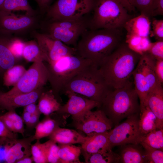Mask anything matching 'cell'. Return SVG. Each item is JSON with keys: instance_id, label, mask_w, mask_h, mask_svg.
<instances>
[{"instance_id": "1", "label": "cell", "mask_w": 163, "mask_h": 163, "mask_svg": "<svg viewBox=\"0 0 163 163\" xmlns=\"http://www.w3.org/2000/svg\"><path fill=\"white\" fill-rule=\"evenodd\" d=\"M141 55L122 42L99 64L98 69L111 89L122 88L130 81Z\"/></svg>"}, {"instance_id": "2", "label": "cell", "mask_w": 163, "mask_h": 163, "mask_svg": "<svg viewBox=\"0 0 163 163\" xmlns=\"http://www.w3.org/2000/svg\"><path fill=\"white\" fill-rule=\"evenodd\" d=\"M122 35L121 29L87 30L75 47L76 55L91 60L98 67L122 43Z\"/></svg>"}, {"instance_id": "3", "label": "cell", "mask_w": 163, "mask_h": 163, "mask_svg": "<svg viewBox=\"0 0 163 163\" xmlns=\"http://www.w3.org/2000/svg\"><path fill=\"white\" fill-rule=\"evenodd\" d=\"M139 100L134 84L130 81L122 88L111 89L98 109L104 113L115 126L123 119L140 113Z\"/></svg>"}, {"instance_id": "4", "label": "cell", "mask_w": 163, "mask_h": 163, "mask_svg": "<svg viewBox=\"0 0 163 163\" xmlns=\"http://www.w3.org/2000/svg\"><path fill=\"white\" fill-rule=\"evenodd\" d=\"M111 89L98 67L93 64L72 78L64 85L61 92L75 93L97 102L100 107Z\"/></svg>"}, {"instance_id": "5", "label": "cell", "mask_w": 163, "mask_h": 163, "mask_svg": "<svg viewBox=\"0 0 163 163\" xmlns=\"http://www.w3.org/2000/svg\"><path fill=\"white\" fill-rule=\"evenodd\" d=\"M93 64L91 60L76 55L67 56L45 64L48 71V82L51 90L59 102L62 101L60 93L64 85L79 72Z\"/></svg>"}, {"instance_id": "6", "label": "cell", "mask_w": 163, "mask_h": 163, "mask_svg": "<svg viewBox=\"0 0 163 163\" xmlns=\"http://www.w3.org/2000/svg\"><path fill=\"white\" fill-rule=\"evenodd\" d=\"M92 18L89 28L121 29L131 18L127 10L117 0H94Z\"/></svg>"}, {"instance_id": "7", "label": "cell", "mask_w": 163, "mask_h": 163, "mask_svg": "<svg viewBox=\"0 0 163 163\" xmlns=\"http://www.w3.org/2000/svg\"><path fill=\"white\" fill-rule=\"evenodd\" d=\"M40 28L41 32L68 46L75 47L79 37L88 29L82 18L51 22L41 20Z\"/></svg>"}, {"instance_id": "8", "label": "cell", "mask_w": 163, "mask_h": 163, "mask_svg": "<svg viewBox=\"0 0 163 163\" xmlns=\"http://www.w3.org/2000/svg\"><path fill=\"white\" fill-rule=\"evenodd\" d=\"M156 61L147 52H145L141 55L133 72V84L138 95L140 107L146 105L149 92L158 83L160 82L155 72Z\"/></svg>"}, {"instance_id": "9", "label": "cell", "mask_w": 163, "mask_h": 163, "mask_svg": "<svg viewBox=\"0 0 163 163\" xmlns=\"http://www.w3.org/2000/svg\"><path fill=\"white\" fill-rule=\"evenodd\" d=\"M94 4V0H57L47 11L46 21L80 18L92 11Z\"/></svg>"}, {"instance_id": "10", "label": "cell", "mask_w": 163, "mask_h": 163, "mask_svg": "<svg viewBox=\"0 0 163 163\" xmlns=\"http://www.w3.org/2000/svg\"><path fill=\"white\" fill-rule=\"evenodd\" d=\"M41 16L25 14L18 16L11 12L0 11V32L21 38L40 28Z\"/></svg>"}, {"instance_id": "11", "label": "cell", "mask_w": 163, "mask_h": 163, "mask_svg": "<svg viewBox=\"0 0 163 163\" xmlns=\"http://www.w3.org/2000/svg\"><path fill=\"white\" fill-rule=\"evenodd\" d=\"M48 71L43 62H34L17 83L10 90L2 93L6 95L25 94L43 87L48 82Z\"/></svg>"}, {"instance_id": "12", "label": "cell", "mask_w": 163, "mask_h": 163, "mask_svg": "<svg viewBox=\"0 0 163 163\" xmlns=\"http://www.w3.org/2000/svg\"><path fill=\"white\" fill-rule=\"evenodd\" d=\"M139 113L126 118L123 123L108 132L107 149L127 144H139L141 137L139 128Z\"/></svg>"}, {"instance_id": "13", "label": "cell", "mask_w": 163, "mask_h": 163, "mask_svg": "<svg viewBox=\"0 0 163 163\" xmlns=\"http://www.w3.org/2000/svg\"><path fill=\"white\" fill-rule=\"evenodd\" d=\"M71 126L91 137L111 130L113 125L104 113L100 109L89 110L76 119L72 120Z\"/></svg>"}, {"instance_id": "14", "label": "cell", "mask_w": 163, "mask_h": 163, "mask_svg": "<svg viewBox=\"0 0 163 163\" xmlns=\"http://www.w3.org/2000/svg\"><path fill=\"white\" fill-rule=\"evenodd\" d=\"M31 36L37 42L41 50L48 58V63L56 61L64 56L76 55L75 48L68 46L61 41L37 30L33 31Z\"/></svg>"}, {"instance_id": "15", "label": "cell", "mask_w": 163, "mask_h": 163, "mask_svg": "<svg viewBox=\"0 0 163 163\" xmlns=\"http://www.w3.org/2000/svg\"><path fill=\"white\" fill-rule=\"evenodd\" d=\"M64 94L68 97L69 99L65 104L61 105L56 112L71 115L72 120L76 119L88 110L99 107L97 102L75 93L66 91Z\"/></svg>"}, {"instance_id": "16", "label": "cell", "mask_w": 163, "mask_h": 163, "mask_svg": "<svg viewBox=\"0 0 163 163\" xmlns=\"http://www.w3.org/2000/svg\"><path fill=\"white\" fill-rule=\"evenodd\" d=\"M43 87L29 93L11 95L3 94L0 91V109L8 111L24 107L38 99L43 91Z\"/></svg>"}, {"instance_id": "17", "label": "cell", "mask_w": 163, "mask_h": 163, "mask_svg": "<svg viewBox=\"0 0 163 163\" xmlns=\"http://www.w3.org/2000/svg\"><path fill=\"white\" fill-rule=\"evenodd\" d=\"M162 84L158 83L149 92L146 104L155 115L157 129L163 128V89Z\"/></svg>"}, {"instance_id": "18", "label": "cell", "mask_w": 163, "mask_h": 163, "mask_svg": "<svg viewBox=\"0 0 163 163\" xmlns=\"http://www.w3.org/2000/svg\"><path fill=\"white\" fill-rule=\"evenodd\" d=\"M55 118H52L50 115L46 116L42 121L39 122L35 127V131L34 135L35 139L40 140L43 138L49 136L57 127L64 126L66 123V119L69 116L56 112Z\"/></svg>"}, {"instance_id": "19", "label": "cell", "mask_w": 163, "mask_h": 163, "mask_svg": "<svg viewBox=\"0 0 163 163\" xmlns=\"http://www.w3.org/2000/svg\"><path fill=\"white\" fill-rule=\"evenodd\" d=\"M34 140V135L16 139L6 153L5 163H16L23 158L31 156V142Z\"/></svg>"}, {"instance_id": "20", "label": "cell", "mask_w": 163, "mask_h": 163, "mask_svg": "<svg viewBox=\"0 0 163 163\" xmlns=\"http://www.w3.org/2000/svg\"><path fill=\"white\" fill-rule=\"evenodd\" d=\"M151 25L150 18L141 14L127 21L123 28L126 31V35L149 37Z\"/></svg>"}, {"instance_id": "21", "label": "cell", "mask_w": 163, "mask_h": 163, "mask_svg": "<svg viewBox=\"0 0 163 163\" xmlns=\"http://www.w3.org/2000/svg\"><path fill=\"white\" fill-rule=\"evenodd\" d=\"M119 163H148L144 149L139 144H127L121 145Z\"/></svg>"}, {"instance_id": "22", "label": "cell", "mask_w": 163, "mask_h": 163, "mask_svg": "<svg viewBox=\"0 0 163 163\" xmlns=\"http://www.w3.org/2000/svg\"><path fill=\"white\" fill-rule=\"evenodd\" d=\"M48 137L50 139L58 144H82L88 137L83 136L75 130L60 126L56 128Z\"/></svg>"}, {"instance_id": "23", "label": "cell", "mask_w": 163, "mask_h": 163, "mask_svg": "<svg viewBox=\"0 0 163 163\" xmlns=\"http://www.w3.org/2000/svg\"><path fill=\"white\" fill-rule=\"evenodd\" d=\"M108 132L88 137L82 145L81 153L84 156L108 150Z\"/></svg>"}, {"instance_id": "24", "label": "cell", "mask_w": 163, "mask_h": 163, "mask_svg": "<svg viewBox=\"0 0 163 163\" xmlns=\"http://www.w3.org/2000/svg\"><path fill=\"white\" fill-rule=\"evenodd\" d=\"M38 100L39 110L41 114L46 116L57 112L61 106L51 90L43 91Z\"/></svg>"}, {"instance_id": "25", "label": "cell", "mask_w": 163, "mask_h": 163, "mask_svg": "<svg viewBox=\"0 0 163 163\" xmlns=\"http://www.w3.org/2000/svg\"><path fill=\"white\" fill-rule=\"evenodd\" d=\"M2 33L3 36L0 37V69L6 71L14 66L17 59L8 46L10 40L14 36Z\"/></svg>"}, {"instance_id": "26", "label": "cell", "mask_w": 163, "mask_h": 163, "mask_svg": "<svg viewBox=\"0 0 163 163\" xmlns=\"http://www.w3.org/2000/svg\"><path fill=\"white\" fill-rule=\"evenodd\" d=\"M139 128L141 137L157 129L156 117L147 104L140 108Z\"/></svg>"}, {"instance_id": "27", "label": "cell", "mask_w": 163, "mask_h": 163, "mask_svg": "<svg viewBox=\"0 0 163 163\" xmlns=\"http://www.w3.org/2000/svg\"><path fill=\"white\" fill-rule=\"evenodd\" d=\"M23 57L27 61L33 62H42L48 63L49 62L35 40L24 42Z\"/></svg>"}, {"instance_id": "28", "label": "cell", "mask_w": 163, "mask_h": 163, "mask_svg": "<svg viewBox=\"0 0 163 163\" xmlns=\"http://www.w3.org/2000/svg\"><path fill=\"white\" fill-rule=\"evenodd\" d=\"M58 155L61 163H82L79 160L81 147L72 144H58Z\"/></svg>"}, {"instance_id": "29", "label": "cell", "mask_w": 163, "mask_h": 163, "mask_svg": "<svg viewBox=\"0 0 163 163\" xmlns=\"http://www.w3.org/2000/svg\"><path fill=\"white\" fill-rule=\"evenodd\" d=\"M1 117L5 125L10 130L24 135V122L22 117L18 115L15 110L8 111L1 116Z\"/></svg>"}, {"instance_id": "30", "label": "cell", "mask_w": 163, "mask_h": 163, "mask_svg": "<svg viewBox=\"0 0 163 163\" xmlns=\"http://www.w3.org/2000/svg\"><path fill=\"white\" fill-rule=\"evenodd\" d=\"M85 163H119L120 157L118 154L108 150L84 156Z\"/></svg>"}, {"instance_id": "31", "label": "cell", "mask_w": 163, "mask_h": 163, "mask_svg": "<svg viewBox=\"0 0 163 163\" xmlns=\"http://www.w3.org/2000/svg\"><path fill=\"white\" fill-rule=\"evenodd\" d=\"M125 42L132 50L141 55L147 52L151 42L149 37L126 35Z\"/></svg>"}, {"instance_id": "32", "label": "cell", "mask_w": 163, "mask_h": 163, "mask_svg": "<svg viewBox=\"0 0 163 163\" xmlns=\"http://www.w3.org/2000/svg\"><path fill=\"white\" fill-rule=\"evenodd\" d=\"M27 70L20 65L14 66L7 69L3 76V84L6 87L15 86L19 82Z\"/></svg>"}, {"instance_id": "33", "label": "cell", "mask_w": 163, "mask_h": 163, "mask_svg": "<svg viewBox=\"0 0 163 163\" xmlns=\"http://www.w3.org/2000/svg\"><path fill=\"white\" fill-rule=\"evenodd\" d=\"M141 142L151 147L163 150V128L157 129L142 136Z\"/></svg>"}, {"instance_id": "34", "label": "cell", "mask_w": 163, "mask_h": 163, "mask_svg": "<svg viewBox=\"0 0 163 163\" xmlns=\"http://www.w3.org/2000/svg\"><path fill=\"white\" fill-rule=\"evenodd\" d=\"M47 143H42L40 140L31 145V152L34 162L36 163H46V152Z\"/></svg>"}, {"instance_id": "35", "label": "cell", "mask_w": 163, "mask_h": 163, "mask_svg": "<svg viewBox=\"0 0 163 163\" xmlns=\"http://www.w3.org/2000/svg\"><path fill=\"white\" fill-rule=\"evenodd\" d=\"M155 0H130L132 5L136 8L141 14L150 18L153 17L152 12Z\"/></svg>"}, {"instance_id": "36", "label": "cell", "mask_w": 163, "mask_h": 163, "mask_svg": "<svg viewBox=\"0 0 163 163\" xmlns=\"http://www.w3.org/2000/svg\"><path fill=\"white\" fill-rule=\"evenodd\" d=\"M139 143L144 149L148 163H163V150L151 147L142 142Z\"/></svg>"}, {"instance_id": "37", "label": "cell", "mask_w": 163, "mask_h": 163, "mask_svg": "<svg viewBox=\"0 0 163 163\" xmlns=\"http://www.w3.org/2000/svg\"><path fill=\"white\" fill-rule=\"evenodd\" d=\"M46 142V157L47 163H61L58 155V145L50 139Z\"/></svg>"}, {"instance_id": "38", "label": "cell", "mask_w": 163, "mask_h": 163, "mask_svg": "<svg viewBox=\"0 0 163 163\" xmlns=\"http://www.w3.org/2000/svg\"><path fill=\"white\" fill-rule=\"evenodd\" d=\"M24 45V42L21 38L14 36L11 37L9 42L8 48L17 59L23 57Z\"/></svg>"}, {"instance_id": "39", "label": "cell", "mask_w": 163, "mask_h": 163, "mask_svg": "<svg viewBox=\"0 0 163 163\" xmlns=\"http://www.w3.org/2000/svg\"><path fill=\"white\" fill-rule=\"evenodd\" d=\"M150 30L149 36L153 37L156 41L163 40V20L153 18L151 20Z\"/></svg>"}, {"instance_id": "40", "label": "cell", "mask_w": 163, "mask_h": 163, "mask_svg": "<svg viewBox=\"0 0 163 163\" xmlns=\"http://www.w3.org/2000/svg\"><path fill=\"white\" fill-rule=\"evenodd\" d=\"M147 52L156 60L163 59V40L151 42Z\"/></svg>"}, {"instance_id": "41", "label": "cell", "mask_w": 163, "mask_h": 163, "mask_svg": "<svg viewBox=\"0 0 163 163\" xmlns=\"http://www.w3.org/2000/svg\"><path fill=\"white\" fill-rule=\"evenodd\" d=\"M0 137L5 138L10 140L17 139V133L10 130L5 125L0 116Z\"/></svg>"}, {"instance_id": "42", "label": "cell", "mask_w": 163, "mask_h": 163, "mask_svg": "<svg viewBox=\"0 0 163 163\" xmlns=\"http://www.w3.org/2000/svg\"><path fill=\"white\" fill-rule=\"evenodd\" d=\"M18 10H20L17 0H5L0 8V11L5 12Z\"/></svg>"}, {"instance_id": "43", "label": "cell", "mask_w": 163, "mask_h": 163, "mask_svg": "<svg viewBox=\"0 0 163 163\" xmlns=\"http://www.w3.org/2000/svg\"><path fill=\"white\" fill-rule=\"evenodd\" d=\"M17 1L20 10L26 11V14L30 15H36L39 14L31 7L28 0H17Z\"/></svg>"}, {"instance_id": "44", "label": "cell", "mask_w": 163, "mask_h": 163, "mask_svg": "<svg viewBox=\"0 0 163 163\" xmlns=\"http://www.w3.org/2000/svg\"><path fill=\"white\" fill-rule=\"evenodd\" d=\"M155 71L158 81L161 84L163 83V59L156 60Z\"/></svg>"}, {"instance_id": "45", "label": "cell", "mask_w": 163, "mask_h": 163, "mask_svg": "<svg viewBox=\"0 0 163 163\" xmlns=\"http://www.w3.org/2000/svg\"><path fill=\"white\" fill-rule=\"evenodd\" d=\"M37 3L39 8V14L41 16L46 14L53 0H34Z\"/></svg>"}, {"instance_id": "46", "label": "cell", "mask_w": 163, "mask_h": 163, "mask_svg": "<svg viewBox=\"0 0 163 163\" xmlns=\"http://www.w3.org/2000/svg\"><path fill=\"white\" fill-rule=\"evenodd\" d=\"M15 140H11L6 143L0 145V163L5 162L6 153Z\"/></svg>"}, {"instance_id": "47", "label": "cell", "mask_w": 163, "mask_h": 163, "mask_svg": "<svg viewBox=\"0 0 163 163\" xmlns=\"http://www.w3.org/2000/svg\"><path fill=\"white\" fill-rule=\"evenodd\" d=\"M41 113H40L31 115L30 120L26 125L29 128H35L39 123V118Z\"/></svg>"}, {"instance_id": "48", "label": "cell", "mask_w": 163, "mask_h": 163, "mask_svg": "<svg viewBox=\"0 0 163 163\" xmlns=\"http://www.w3.org/2000/svg\"><path fill=\"white\" fill-rule=\"evenodd\" d=\"M23 110L31 114L40 113L38 106L35 103L29 104L24 107Z\"/></svg>"}, {"instance_id": "49", "label": "cell", "mask_w": 163, "mask_h": 163, "mask_svg": "<svg viewBox=\"0 0 163 163\" xmlns=\"http://www.w3.org/2000/svg\"><path fill=\"white\" fill-rule=\"evenodd\" d=\"M129 12L135 11L136 9L132 5L130 0H117Z\"/></svg>"}, {"instance_id": "50", "label": "cell", "mask_w": 163, "mask_h": 163, "mask_svg": "<svg viewBox=\"0 0 163 163\" xmlns=\"http://www.w3.org/2000/svg\"><path fill=\"white\" fill-rule=\"evenodd\" d=\"M31 115L29 113L23 110L21 117L24 123L26 125L30 120Z\"/></svg>"}, {"instance_id": "51", "label": "cell", "mask_w": 163, "mask_h": 163, "mask_svg": "<svg viewBox=\"0 0 163 163\" xmlns=\"http://www.w3.org/2000/svg\"><path fill=\"white\" fill-rule=\"evenodd\" d=\"M34 162L31 156L26 157L18 160L16 163H31Z\"/></svg>"}, {"instance_id": "52", "label": "cell", "mask_w": 163, "mask_h": 163, "mask_svg": "<svg viewBox=\"0 0 163 163\" xmlns=\"http://www.w3.org/2000/svg\"><path fill=\"white\" fill-rule=\"evenodd\" d=\"M10 140V139L6 138L0 137V145L6 143Z\"/></svg>"}, {"instance_id": "53", "label": "cell", "mask_w": 163, "mask_h": 163, "mask_svg": "<svg viewBox=\"0 0 163 163\" xmlns=\"http://www.w3.org/2000/svg\"><path fill=\"white\" fill-rule=\"evenodd\" d=\"M5 0H0V8L2 6Z\"/></svg>"}, {"instance_id": "54", "label": "cell", "mask_w": 163, "mask_h": 163, "mask_svg": "<svg viewBox=\"0 0 163 163\" xmlns=\"http://www.w3.org/2000/svg\"></svg>"}]
</instances>
